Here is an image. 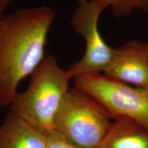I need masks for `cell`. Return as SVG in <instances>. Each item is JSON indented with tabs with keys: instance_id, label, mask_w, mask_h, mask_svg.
I'll use <instances>...</instances> for the list:
<instances>
[{
	"instance_id": "6da1fadb",
	"label": "cell",
	"mask_w": 148,
	"mask_h": 148,
	"mask_svg": "<svg viewBox=\"0 0 148 148\" xmlns=\"http://www.w3.org/2000/svg\"><path fill=\"white\" fill-rule=\"evenodd\" d=\"M54 11L47 5L18 9L0 18V106L8 108L18 84L45 56Z\"/></svg>"
},
{
	"instance_id": "7a4b0ae2",
	"label": "cell",
	"mask_w": 148,
	"mask_h": 148,
	"mask_svg": "<svg viewBox=\"0 0 148 148\" xmlns=\"http://www.w3.org/2000/svg\"><path fill=\"white\" fill-rule=\"evenodd\" d=\"M30 76L28 86L16 94L8 111L44 132H49L53 130L56 116L72 79L52 55L45 56Z\"/></svg>"
},
{
	"instance_id": "3957f363",
	"label": "cell",
	"mask_w": 148,
	"mask_h": 148,
	"mask_svg": "<svg viewBox=\"0 0 148 148\" xmlns=\"http://www.w3.org/2000/svg\"><path fill=\"white\" fill-rule=\"evenodd\" d=\"M113 120L93 98L73 86L66 93L56 116L53 130L79 147L97 148Z\"/></svg>"
},
{
	"instance_id": "277c9868",
	"label": "cell",
	"mask_w": 148,
	"mask_h": 148,
	"mask_svg": "<svg viewBox=\"0 0 148 148\" xmlns=\"http://www.w3.org/2000/svg\"><path fill=\"white\" fill-rule=\"evenodd\" d=\"M73 82L74 86L93 98L113 119L128 118L148 128V89L130 86L101 73L79 75Z\"/></svg>"
},
{
	"instance_id": "5b68a950",
	"label": "cell",
	"mask_w": 148,
	"mask_h": 148,
	"mask_svg": "<svg viewBox=\"0 0 148 148\" xmlns=\"http://www.w3.org/2000/svg\"><path fill=\"white\" fill-rule=\"evenodd\" d=\"M77 8L71 16V23L74 31L84 39V53L80 60L66 69L73 79L84 74L103 73L110 63L114 48L103 38L98 21L107 8L95 0H76Z\"/></svg>"
},
{
	"instance_id": "8992f818",
	"label": "cell",
	"mask_w": 148,
	"mask_h": 148,
	"mask_svg": "<svg viewBox=\"0 0 148 148\" xmlns=\"http://www.w3.org/2000/svg\"><path fill=\"white\" fill-rule=\"evenodd\" d=\"M105 75L136 87L148 89L147 43L132 39L114 48Z\"/></svg>"
},
{
	"instance_id": "52a82bcc",
	"label": "cell",
	"mask_w": 148,
	"mask_h": 148,
	"mask_svg": "<svg viewBox=\"0 0 148 148\" xmlns=\"http://www.w3.org/2000/svg\"><path fill=\"white\" fill-rule=\"evenodd\" d=\"M0 148H49L47 133L8 111L0 124Z\"/></svg>"
},
{
	"instance_id": "ba28073f",
	"label": "cell",
	"mask_w": 148,
	"mask_h": 148,
	"mask_svg": "<svg viewBox=\"0 0 148 148\" xmlns=\"http://www.w3.org/2000/svg\"><path fill=\"white\" fill-rule=\"evenodd\" d=\"M97 148H148V128L133 119L115 118Z\"/></svg>"
},
{
	"instance_id": "9c48e42d",
	"label": "cell",
	"mask_w": 148,
	"mask_h": 148,
	"mask_svg": "<svg viewBox=\"0 0 148 148\" xmlns=\"http://www.w3.org/2000/svg\"><path fill=\"white\" fill-rule=\"evenodd\" d=\"M110 8L116 18L127 17L135 10L148 15V0H95Z\"/></svg>"
},
{
	"instance_id": "30bf717a",
	"label": "cell",
	"mask_w": 148,
	"mask_h": 148,
	"mask_svg": "<svg viewBox=\"0 0 148 148\" xmlns=\"http://www.w3.org/2000/svg\"><path fill=\"white\" fill-rule=\"evenodd\" d=\"M49 148H82L69 143L55 130L47 133Z\"/></svg>"
},
{
	"instance_id": "8fae6325",
	"label": "cell",
	"mask_w": 148,
	"mask_h": 148,
	"mask_svg": "<svg viewBox=\"0 0 148 148\" xmlns=\"http://www.w3.org/2000/svg\"><path fill=\"white\" fill-rule=\"evenodd\" d=\"M12 1H13V0H3V1H2V12L5 10V8H7V7L10 4V3L12 2Z\"/></svg>"
},
{
	"instance_id": "7c38bea8",
	"label": "cell",
	"mask_w": 148,
	"mask_h": 148,
	"mask_svg": "<svg viewBox=\"0 0 148 148\" xmlns=\"http://www.w3.org/2000/svg\"><path fill=\"white\" fill-rule=\"evenodd\" d=\"M2 1L3 0H0V18L1 17V13H2Z\"/></svg>"
},
{
	"instance_id": "4fadbf2b",
	"label": "cell",
	"mask_w": 148,
	"mask_h": 148,
	"mask_svg": "<svg viewBox=\"0 0 148 148\" xmlns=\"http://www.w3.org/2000/svg\"><path fill=\"white\" fill-rule=\"evenodd\" d=\"M146 43H147V49H148V40H147V41L146 42Z\"/></svg>"
}]
</instances>
